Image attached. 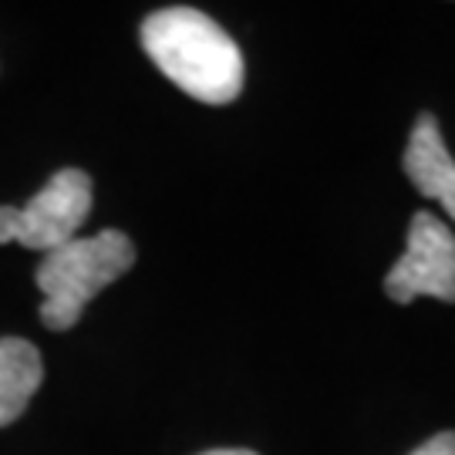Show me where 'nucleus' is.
Segmentation results:
<instances>
[{"label":"nucleus","instance_id":"nucleus-1","mask_svg":"<svg viewBox=\"0 0 455 455\" xmlns=\"http://www.w3.org/2000/svg\"><path fill=\"white\" fill-rule=\"evenodd\" d=\"M142 48L169 82L203 105H229L243 92V54L203 11L165 7L148 14Z\"/></svg>","mask_w":455,"mask_h":455},{"label":"nucleus","instance_id":"nucleus-2","mask_svg":"<svg viewBox=\"0 0 455 455\" xmlns=\"http://www.w3.org/2000/svg\"><path fill=\"white\" fill-rule=\"evenodd\" d=\"M135 267V243L122 229H101L95 236H75L71 243L44 253L37 267L41 321L48 331H71L84 307L118 276Z\"/></svg>","mask_w":455,"mask_h":455},{"label":"nucleus","instance_id":"nucleus-3","mask_svg":"<svg viewBox=\"0 0 455 455\" xmlns=\"http://www.w3.org/2000/svg\"><path fill=\"white\" fill-rule=\"evenodd\" d=\"M92 212V180L82 169H61L28 206H0V243L51 253L78 236Z\"/></svg>","mask_w":455,"mask_h":455},{"label":"nucleus","instance_id":"nucleus-4","mask_svg":"<svg viewBox=\"0 0 455 455\" xmlns=\"http://www.w3.org/2000/svg\"><path fill=\"white\" fill-rule=\"evenodd\" d=\"M385 293L395 304L435 297L455 304V233L432 212H415L408 223V246L385 276Z\"/></svg>","mask_w":455,"mask_h":455},{"label":"nucleus","instance_id":"nucleus-5","mask_svg":"<svg viewBox=\"0 0 455 455\" xmlns=\"http://www.w3.org/2000/svg\"><path fill=\"white\" fill-rule=\"evenodd\" d=\"M405 176L422 196L445 206L455 220V163L445 148L435 115H419L405 146Z\"/></svg>","mask_w":455,"mask_h":455},{"label":"nucleus","instance_id":"nucleus-6","mask_svg":"<svg viewBox=\"0 0 455 455\" xmlns=\"http://www.w3.org/2000/svg\"><path fill=\"white\" fill-rule=\"evenodd\" d=\"M44 381V361L24 338H0V428L17 422Z\"/></svg>","mask_w":455,"mask_h":455},{"label":"nucleus","instance_id":"nucleus-7","mask_svg":"<svg viewBox=\"0 0 455 455\" xmlns=\"http://www.w3.org/2000/svg\"><path fill=\"white\" fill-rule=\"evenodd\" d=\"M408 455H455V432H442V435H432V439L419 445L415 452Z\"/></svg>","mask_w":455,"mask_h":455},{"label":"nucleus","instance_id":"nucleus-8","mask_svg":"<svg viewBox=\"0 0 455 455\" xmlns=\"http://www.w3.org/2000/svg\"><path fill=\"white\" fill-rule=\"evenodd\" d=\"M203 455H257V452H250V449H210V452Z\"/></svg>","mask_w":455,"mask_h":455}]
</instances>
